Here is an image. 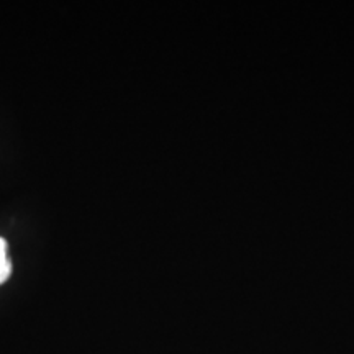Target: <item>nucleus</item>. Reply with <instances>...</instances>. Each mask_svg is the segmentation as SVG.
Returning a JSON list of instances; mask_svg holds the SVG:
<instances>
[{
	"label": "nucleus",
	"instance_id": "1",
	"mask_svg": "<svg viewBox=\"0 0 354 354\" xmlns=\"http://www.w3.org/2000/svg\"><path fill=\"white\" fill-rule=\"evenodd\" d=\"M12 274V261L8 259L7 241L0 238V284L7 281Z\"/></svg>",
	"mask_w": 354,
	"mask_h": 354
}]
</instances>
